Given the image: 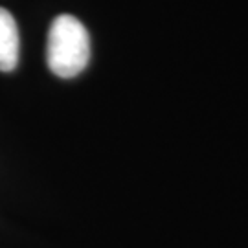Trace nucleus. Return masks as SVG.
Wrapping results in <instances>:
<instances>
[{"label": "nucleus", "instance_id": "1", "mask_svg": "<svg viewBox=\"0 0 248 248\" xmlns=\"http://www.w3.org/2000/svg\"><path fill=\"white\" fill-rule=\"evenodd\" d=\"M90 59V39L87 28L72 15H59L48 31L46 61L59 78H76Z\"/></svg>", "mask_w": 248, "mask_h": 248}, {"label": "nucleus", "instance_id": "2", "mask_svg": "<svg viewBox=\"0 0 248 248\" xmlns=\"http://www.w3.org/2000/svg\"><path fill=\"white\" fill-rule=\"evenodd\" d=\"M18 28L8 9L0 8V72L15 70L18 62Z\"/></svg>", "mask_w": 248, "mask_h": 248}]
</instances>
